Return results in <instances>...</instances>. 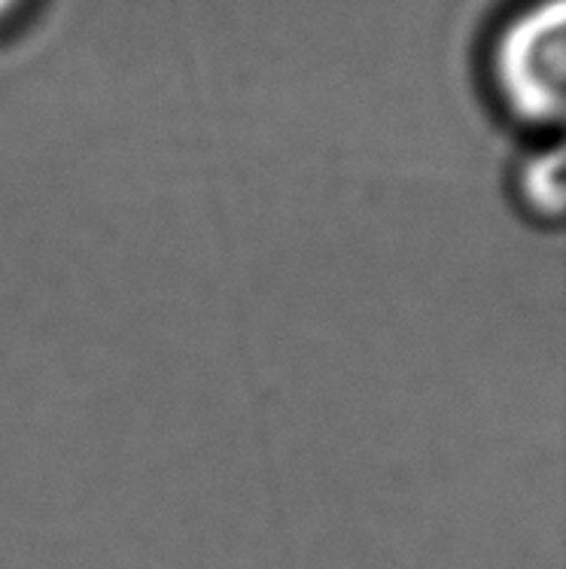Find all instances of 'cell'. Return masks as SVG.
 <instances>
[{
    "label": "cell",
    "instance_id": "obj_1",
    "mask_svg": "<svg viewBox=\"0 0 566 569\" xmlns=\"http://www.w3.org/2000/svg\"><path fill=\"white\" fill-rule=\"evenodd\" d=\"M494 77L503 101L520 122H560L566 89V0H536L503 28L494 49Z\"/></svg>",
    "mask_w": 566,
    "mask_h": 569
},
{
    "label": "cell",
    "instance_id": "obj_2",
    "mask_svg": "<svg viewBox=\"0 0 566 569\" xmlns=\"http://www.w3.org/2000/svg\"><path fill=\"white\" fill-rule=\"evenodd\" d=\"M524 196L539 213H560L564 208V152L548 150L533 156L524 171Z\"/></svg>",
    "mask_w": 566,
    "mask_h": 569
},
{
    "label": "cell",
    "instance_id": "obj_3",
    "mask_svg": "<svg viewBox=\"0 0 566 569\" xmlns=\"http://www.w3.org/2000/svg\"><path fill=\"white\" fill-rule=\"evenodd\" d=\"M16 7H19V0H0V19H7Z\"/></svg>",
    "mask_w": 566,
    "mask_h": 569
}]
</instances>
